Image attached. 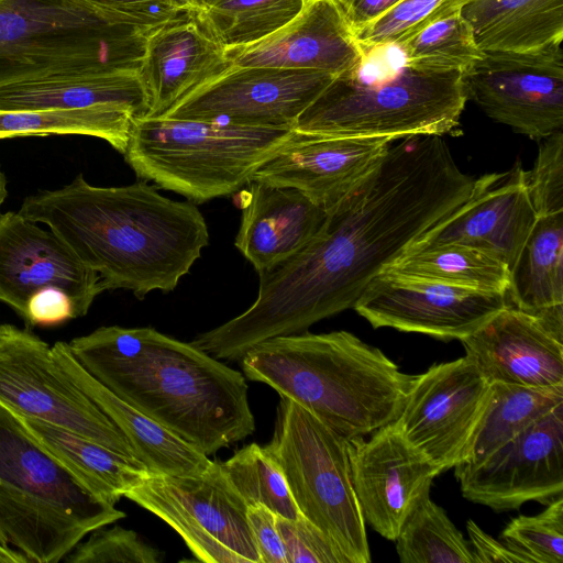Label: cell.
I'll list each match as a JSON object with an SVG mask.
<instances>
[{
  "instance_id": "cell-26",
  "label": "cell",
  "mask_w": 563,
  "mask_h": 563,
  "mask_svg": "<svg viewBox=\"0 0 563 563\" xmlns=\"http://www.w3.org/2000/svg\"><path fill=\"white\" fill-rule=\"evenodd\" d=\"M120 106L142 118L150 99L139 68L57 75L0 87V110L85 109Z\"/></svg>"
},
{
  "instance_id": "cell-13",
  "label": "cell",
  "mask_w": 563,
  "mask_h": 563,
  "mask_svg": "<svg viewBox=\"0 0 563 563\" xmlns=\"http://www.w3.org/2000/svg\"><path fill=\"white\" fill-rule=\"evenodd\" d=\"M467 100L541 141L563 128L562 42L526 52H484L463 74Z\"/></svg>"
},
{
  "instance_id": "cell-8",
  "label": "cell",
  "mask_w": 563,
  "mask_h": 563,
  "mask_svg": "<svg viewBox=\"0 0 563 563\" xmlns=\"http://www.w3.org/2000/svg\"><path fill=\"white\" fill-rule=\"evenodd\" d=\"M361 66L335 76L294 130L396 141L457 129L467 101L463 73L418 69L402 62L387 75L369 77Z\"/></svg>"
},
{
  "instance_id": "cell-44",
  "label": "cell",
  "mask_w": 563,
  "mask_h": 563,
  "mask_svg": "<svg viewBox=\"0 0 563 563\" xmlns=\"http://www.w3.org/2000/svg\"><path fill=\"white\" fill-rule=\"evenodd\" d=\"M276 519L277 515L263 505L247 508V520L260 554V563H287Z\"/></svg>"
},
{
  "instance_id": "cell-12",
  "label": "cell",
  "mask_w": 563,
  "mask_h": 563,
  "mask_svg": "<svg viewBox=\"0 0 563 563\" xmlns=\"http://www.w3.org/2000/svg\"><path fill=\"white\" fill-rule=\"evenodd\" d=\"M492 396V384L464 355L418 375L395 421L441 473L463 463Z\"/></svg>"
},
{
  "instance_id": "cell-24",
  "label": "cell",
  "mask_w": 563,
  "mask_h": 563,
  "mask_svg": "<svg viewBox=\"0 0 563 563\" xmlns=\"http://www.w3.org/2000/svg\"><path fill=\"white\" fill-rule=\"evenodd\" d=\"M234 245L260 274L299 253L318 233L327 211L301 191L250 181Z\"/></svg>"
},
{
  "instance_id": "cell-4",
  "label": "cell",
  "mask_w": 563,
  "mask_h": 563,
  "mask_svg": "<svg viewBox=\"0 0 563 563\" xmlns=\"http://www.w3.org/2000/svg\"><path fill=\"white\" fill-rule=\"evenodd\" d=\"M263 383L346 439L397 420L418 375L351 332H300L262 341L239 361Z\"/></svg>"
},
{
  "instance_id": "cell-39",
  "label": "cell",
  "mask_w": 563,
  "mask_h": 563,
  "mask_svg": "<svg viewBox=\"0 0 563 563\" xmlns=\"http://www.w3.org/2000/svg\"><path fill=\"white\" fill-rule=\"evenodd\" d=\"M161 553L130 529L114 526L92 531L85 542H79L65 558L67 563H157Z\"/></svg>"
},
{
  "instance_id": "cell-5",
  "label": "cell",
  "mask_w": 563,
  "mask_h": 563,
  "mask_svg": "<svg viewBox=\"0 0 563 563\" xmlns=\"http://www.w3.org/2000/svg\"><path fill=\"white\" fill-rule=\"evenodd\" d=\"M125 514L87 490L0 404V542L30 563H57Z\"/></svg>"
},
{
  "instance_id": "cell-48",
  "label": "cell",
  "mask_w": 563,
  "mask_h": 563,
  "mask_svg": "<svg viewBox=\"0 0 563 563\" xmlns=\"http://www.w3.org/2000/svg\"><path fill=\"white\" fill-rule=\"evenodd\" d=\"M8 179L0 166V209L8 196Z\"/></svg>"
},
{
  "instance_id": "cell-20",
  "label": "cell",
  "mask_w": 563,
  "mask_h": 563,
  "mask_svg": "<svg viewBox=\"0 0 563 563\" xmlns=\"http://www.w3.org/2000/svg\"><path fill=\"white\" fill-rule=\"evenodd\" d=\"M537 217L526 170L518 162L507 172L475 179L468 199L423 233L406 252L459 243L498 258L510 271Z\"/></svg>"
},
{
  "instance_id": "cell-29",
  "label": "cell",
  "mask_w": 563,
  "mask_h": 563,
  "mask_svg": "<svg viewBox=\"0 0 563 563\" xmlns=\"http://www.w3.org/2000/svg\"><path fill=\"white\" fill-rule=\"evenodd\" d=\"M506 297L532 316L563 306V211L537 217L510 269Z\"/></svg>"
},
{
  "instance_id": "cell-17",
  "label": "cell",
  "mask_w": 563,
  "mask_h": 563,
  "mask_svg": "<svg viewBox=\"0 0 563 563\" xmlns=\"http://www.w3.org/2000/svg\"><path fill=\"white\" fill-rule=\"evenodd\" d=\"M346 444L363 518L382 537L395 541L441 471L407 441L395 421L368 440L353 437Z\"/></svg>"
},
{
  "instance_id": "cell-41",
  "label": "cell",
  "mask_w": 563,
  "mask_h": 563,
  "mask_svg": "<svg viewBox=\"0 0 563 563\" xmlns=\"http://www.w3.org/2000/svg\"><path fill=\"white\" fill-rule=\"evenodd\" d=\"M287 563H346L330 539L302 515L276 519Z\"/></svg>"
},
{
  "instance_id": "cell-15",
  "label": "cell",
  "mask_w": 563,
  "mask_h": 563,
  "mask_svg": "<svg viewBox=\"0 0 563 563\" xmlns=\"http://www.w3.org/2000/svg\"><path fill=\"white\" fill-rule=\"evenodd\" d=\"M454 470L462 495L495 511L550 503L563 492V404L483 461Z\"/></svg>"
},
{
  "instance_id": "cell-38",
  "label": "cell",
  "mask_w": 563,
  "mask_h": 563,
  "mask_svg": "<svg viewBox=\"0 0 563 563\" xmlns=\"http://www.w3.org/2000/svg\"><path fill=\"white\" fill-rule=\"evenodd\" d=\"M500 538L506 548L523 563L563 562V497L532 516L520 515L504 528Z\"/></svg>"
},
{
  "instance_id": "cell-21",
  "label": "cell",
  "mask_w": 563,
  "mask_h": 563,
  "mask_svg": "<svg viewBox=\"0 0 563 563\" xmlns=\"http://www.w3.org/2000/svg\"><path fill=\"white\" fill-rule=\"evenodd\" d=\"M224 52L238 67L313 70L334 77L367 59L335 0H307L299 14L276 32Z\"/></svg>"
},
{
  "instance_id": "cell-25",
  "label": "cell",
  "mask_w": 563,
  "mask_h": 563,
  "mask_svg": "<svg viewBox=\"0 0 563 563\" xmlns=\"http://www.w3.org/2000/svg\"><path fill=\"white\" fill-rule=\"evenodd\" d=\"M52 353L65 374L126 437L137 460L151 474L194 475L209 466L208 455L119 398L88 373L67 342H56Z\"/></svg>"
},
{
  "instance_id": "cell-10",
  "label": "cell",
  "mask_w": 563,
  "mask_h": 563,
  "mask_svg": "<svg viewBox=\"0 0 563 563\" xmlns=\"http://www.w3.org/2000/svg\"><path fill=\"white\" fill-rule=\"evenodd\" d=\"M170 526L198 561L260 563L247 505L211 461L199 474H148L125 496Z\"/></svg>"
},
{
  "instance_id": "cell-14",
  "label": "cell",
  "mask_w": 563,
  "mask_h": 563,
  "mask_svg": "<svg viewBox=\"0 0 563 563\" xmlns=\"http://www.w3.org/2000/svg\"><path fill=\"white\" fill-rule=\"evenodd\" d=\"M333 78L322 71L232 65L163 117L294 129Z\"/></svg>"
},
{
  "instance_id": "cell-28",
  "label": "cell",
  "mask_w": 563,
  "mask_h": 563,
  "mask_svg": "<svg viewBox=\"0 0 563 563\" xmlns=\"http://www.w3.org/2000/svg\"><path fill=\"white\" fill-rule=\"evenodd\" d=\"M18 417L43 448L87 490L104 503L115 505L150 474L144 464L136 459L51 423Z\"/></svg>"
},
{
  "instance_id": "cell-19",
  "label": "cell",
  "mask_w": 563,
  "mask_h": 563,
  "mask_svg": "<svg viewBox=\"0 0 563 563\" xmlns=\"http://www.w3.org/2000/svg\"><path fill=\"white\" fill-rule=\"evenodd\" d=\"M393 142L294 130L251 181L295 188L328 212L376 168Z\"/></svg>"
},
{
  "instance_id": "cell-37",
  "label": "cell",
  "mask_w": 563,
  "mask_h": 563,
  "mask_svg": "<svg viewBox=\"0 0 563 563\" xmlns=\"http://www.w3.org/2000/svg\"><path fill=\"white\" fill-rule=\"evenodd\" d=\"M471 0H400L389 11L354 32L363 49L397 46L437 20L459 12Z\"/></svg>"
},
{
  "instance_id": "cell-22",
  "label": "cell",
  "mask_w": 563,
  "mask_h": 563,
  "mask_svg": "<svg viewBox=\"0 0 563 563\" xmlns=\"http://www.w3.org/2000/svg\"><path fill=\"white\" fill-rule=\"evenodd\" d=\"M461 342L490 384L563 385V342L534 316L508 303Z\"/></svg>"
},
{
  "instance_id": "cell-42",
  "label": "cell",
  "mask_w": 563,
  "mask_h": 563,
  "mask_svg": "<svg viewBox=\"0 0 563 563\" xmlns=\"http://www.w3.org/2000/svg\"><path fill=\"white\" fill-rule=\"evenodd\" d=\"M121 24L145 33L173 21L188 11L180 0H89Z\"/></svg>"
},
{
  "instance_id": "cell-40",
  "label": "cell",
  "mask_w": 563,
  "mask_h": 563,
  "mask_svg": "<svg viewBox=\"0 0 563 563\" xmlns=\"http://www.w3.org/2000/svg\"><path fill=\"white\" fill-rule=\"evenodd\" d=\"M541 141L536 163L526 172L538 216L563 211V131Z\"/></svg>"
},
{
  "instance_id": "cell-31",
  "label": "cell",
  "mask_w": 563,
  "mask_h": 563,
  "mask_svg": "<svg viewBox=\"0 0 563 563\" xmlns=\"http://www.w3.org/2000/svg\"><path fill=\"white\" fill-rule=\"evenodd\" d=\"M382 272L501 294H506L510 276L507 265L498 258L459 243L406 252Z\"/></svg>"
},
{
  "instance_id": "cell-6",
  "label": "cell",
  "mask_w": 563,
  "mask_h": 563,
  "mask_svg": "<svg viewBox=\"0 0 563 563\" xmlns=\"http://www.w3.org/2000/svg\"><path fill=\"white\" fill-rule=\"evenodd\" d=\"M292 131L144 117L133 123L122 155L139 178L201 203L247 185Z\"/></svg>"
},
{
  "instance_id": "cell-36",
  "label": "cell",
  "mask_w": 563,
  "mask_h": 563,
  "mask_svg": "<svg viewBox=\"0 0 563 563\" xmlns=\"http://www.w3.org/2000/svg\"><path fill=\"white\" fill-rule=\"evenodd\" d=\"M220 465L247 507L263 505L290 520L301 516L283 471L267 445L251 443Z\"/></svg>"
},
{
  "instance_id": "cell-30",
  "label": "cell",
  "mask_w": 563,
  "mask_h": 563,
  "mask_svg": "<svg viewBox=\"0 0 563 563\" xmlns=\"http://www.w3.org/2000/svg\"><path fill=\"white\" fill-rule=\"evenodd\" d=\"M142 118L136 111L120 106L85 109L0 110V140L85 135L101 139L123 154L133 123Z\"/></svg>"
},
{
  "instance_id": "cell-16",
  "label": "cell",
  "mask_w": 563,
  "mask_h": 563,
  "mask_svg": "<svg viewBox=\"0 0 563 563\" xmlns=\"http://www.w3.org/2000/svg\"><path fill=\"white\" fill-rule=\"evenodd\" d=\"M506 294L379 273L353 308L373 328L462 340L507 306Z\"/></svg>"
},
{
  "instance_id": "cell-27",
  "label": "cell",
  "mask_w": 563,
  "mask_h": 563,
  "mask_svg": "<svg viewBox=\"0 0 563 563\" xmlns=\"http://www.w3.org/2000/svg\"><path fill=\"white\" fill-rule=\"evenodd\" d=\"M461 13L482 52H526L563 40V0H471Z\"/></svg>"
},
{
  "instance_id": "cell-9",
  "label": "cell",
  "mask_w": 563,
  "mask_h": 563,
  "mask_svg": "<svg viewBox=\"0 0 563 563\" xmlns=\"http://www.w3.org/2000/svg\"><path fill=\"white\" fill-rule=\"evenodd\" d=\"M276 413L267 448L300 514L330 539L346 563L371 562L346 438L285 396H280Z\"/></svg>"
},
{
  "instance_id": "cell-46",
  "label": "cell",
  "mask_w": 563,
  "mask_h": 563,
  "mask_svg": "<svg viewBox=\"0 0 563 563\" xmlns=\"http://www.w3.org/2000/svg\"><path fill=\"white\" fill-rule=\"evenodd\" d=\"M400 0H335L353 33L377 20Z\"/></svg>"
},
{
  "instance_id": "cell-18",
  "label": "cell",
  "mask_w": 563,
  "mask_h": 563,
  "mask_svg": "<svg viewBox=\"0 0 563 563\" xmlns=\"http://www.w3.org/2000/svg\"><path fill=\"white\" fill-rule=\"evenodd\" d=\"M45 287L64 290L77 318L104 291L99 275L52 230L19 212L0 213V301L23 318L29 298Z\"/></svg>"
},
{
  "instance_id": "cell-11",
  "label": "cell",
  "mask_w": 563,
  "mask_h": 563,
  "mask_svg": "<svg viewBox=\"0 0 563 563\" xmlns=\"http://www.w3.org/2000/svg\"><path fill=\"white\" fill-rule=\"evenodd\" d=\"M0 404L18 416L71 431L136 459L126 437L65 374L29 328L0 323Z\"/></svg>"
},
{
  "instance_id": "cell-35",
  "label": "cell",
  "mask_w": 563,
  "mask_h": 563,
  "mask_svg": "<svg viewBox=\"0 0 563 563\" xmlns=\"http://www.w3.org/2000/svg\"><path fill=\"white\" fill-rule=\"evenodd\" d=\"M396 47L406 65L431 71L464 74L484 55L461 11L434 21Z\"/></svg>"
},
{
  "instance_id": "cell-2",
  "label": "cell",
  "mask_w": 563,
  "mask_h": 563,
  "mask_svg": "<svg viewBox=\"0 0 563 563\" xmlns=\"http://www.w3.org/2000/svg\"><path fill=\"white\" fill-rule=\"evenodd\" d=\"M46 224L104 287L139 299L169 292L209 244L207 222L190 200L161 195L147 180L99 187L78 174L71 183L27 196L18 211Z\"/></svg>"
},
{
  "instance_id": "cell-1",
  "label": "cell",
  "mask_w": 563,
  "mask_h": 563,
  "mask_svg": "<svg viewBox=\"0 0 563 563\" xmlns=\"http://www.w3.org/2000/svg\"><path fill=\"white\" fill-rule=\"evenodd\" d=\"M441 136L393 142L299 253L260 274L252 306L202 333L206 351L239 362L262 341L353 308L375 276L471 196L475 178L460 169Z\"/></svg>"
},
{
  "instance_id": "cell-7",
  "label": "cell",
  "mask_w": 563,
  "mask_h": 563,
  "mask_svg": "<svg viewBox=\"0 0 563 563\" xmlns=\"http://www.w3.org/2000/svg\"><path fill=\"white\" fill-rule=\"evenodd\" d=\"M148 34L89 0H0V87L140 68Z\"/></svg>"
},
{
  "instance_id": "cell-33",
  "label": "cell",
  "mask_w": 563,
  "mask_h": 563,
  "mask_svg": "<svg viewBox=\"0 0 563 563\" xmlns=\"http://www.w3.org/2000/svg\"><path fill=\"white\" fill-rule=\"evenodd\" d=\"M563 404V385L531 387L492 383L483 421L463 463L476 464Z\"/></svg>"
},
{
  "instance_id": "cell-49",
  "label": "cell",
  "mask_w": 563,
  "mask_h": 563,
  "mask_svg": "<svg viewBox=\"0 0 563 563\" xmlns=\"http://www.w3.org/2000/svg\"><path fill=\"white\" fill-rule=\"evenodd\" d=\"M184 4L187 5V8H189V5L192 3L194 0H180Z\"/></svg>"
},
{
  "instance_id": "cell-43",
  "label": "cell",
  "mask_w": 563,
  "mask_h": 563,
  "mask_svg": "<svg viewBox=\"0 0 563 563\" xmlns=\"http://www.w3.org/2000/svg\"><path fill=\"white\" fill-rule=\"evenodd\" d=\"M77 318L70 297L57 287H45L27 300L23 321L27 328L55 325Z\"/></svg>"
},
{
  "instance_id": "cell-47",
  "label": "cell",
  "mask_w": 563,
  "mask_h": 563,
  "mask_svg": "<svg viewBox=\"0 0 563 563\" xmlns=\"http://www.w3.org/2000/svg\"><path fill=\"white\" fill-rule=\"evenodd\" d=\"M30 563V560L20 551L0 542V563Z\"/></svg>"
},
{
  "instance_id": "cell-32",
  "label": "cell",
  "mask_w": 563,
  "mask_h": 563,
  "mask_svg": "<svg viewBox=\"0 0 563 563\" xmlns=\"http://www.w3.org/2000/svg\"><path fill=\"white\" fill-rule=\"evenodd\" d=\"M307 0H194L189 16L224 51L246 46L276 32Z\"/></svg>"
},
{
  "instance_id": "cell-34",
  "label": "cell",
  "mask_w": 563,
  "mask_h": 563,
  "mask_svg": "<svg viewBox=\"0 0 563 563\" xmlns=\"http://www.w3.org/2000/svg\"><path fill=\"white\" fill-rule=\"evenodd\" d=\"M395 541L402 563H476L471 544L430 494L411 511Z\"/></svg>"
},
{
  "instance_id": "cell-23",
  "label": "cell",
  "mask_w": 563,
  "mask_h": 563,
  "mask_svg": "<svg viewBox=\"0 0 563 563\" xmlns=\"http://www.w3.org/2000/svg\"><path fill=\"white\" fill-rule=\"evenodd\" d=\"M231 67L224 49L200 30L188 11L153 30L139 68L150 99L146 117L163 115Z\"/></svg>"
},
{
  "instance_id": "cell-3",
  "label": "cell",
  "mask_w": 563,
  "mask_h": 563,
  "mask_svg": "<svg viewBox=\"0 0 563 563\" xmlns=\"http://www.w3.org/2000/svg\"><path fill=\"white\" fill-rule=\"evenodd\" d=\"M68 345L109 390L206 455L255 430L245 376L191 343L110 325Z\"/></svg>"
},
{
  "instance_id": "cell-45",
  "label": "cell",
  "mask_w": 563,
  "mask_h": 563,
  "mask_svg": "<svg viewBox=\"0 0 563 563\" xmlns=\"http://www.w3.org/2000/svg\"><path fill=\"white\" fill-rule=\"evenodd\" d=\"M466 528L476 563L522 562L520 558L506 548L503 542L487 534L473 520L467 521Z\"/></svg>"
}]
</instances>
